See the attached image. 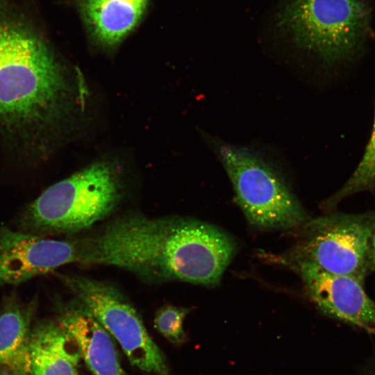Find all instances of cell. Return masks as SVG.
<instances>
[{
	"mask_svg": "<svg viewBox=\"0 0 375 375\" xmlns=\"http://www.w3.org/2000/svg\"><path fill=\"white\" fill-rule=\"evenodd\" d=\"M74 94L44 30L28 10L0 0V140L17 160L49 158Z\"/></svg>",
	"mask_w": 375,
	"mask_h": 375,
	"instance_id": "cell-1",
	"label": "cell"
},
{
	"mask_svg": "<svg viewBox=\"0 0 375 375\" xmlns=\"http://www.w3.org/2000/svg\"><path fill=\"white\" fill-rule=\"evenodd\" d=\"M79 262L115 266L149 281L216 285L236 250L233 238L197 219L136 214L78 239Z\"/></svg>",
	"mask_w": 375,
	"mask_h": 375,
	"instance_id": "cell-2",
	"label": "cell"
},
{
	"mask_svg": "<svg viewBox=\"0 0 375 375\" xmlns=\"http://www.w3.org/2000/svg\"><path fill=\"white\" fill-rule=\"evenodd\" d=\"M122 197L116 167L99 161L47 188L20 214V231L47 236L73 234L108 216Z\"/></svg>",
	"mask_w": 375,
	"mask_h": 375,
	"instance_id": "cell-3",
	"label": "cell"
},
{
	"mask_svg": "<svg viewBox=\"0 0 375 375\" xmlns=\"http://www.w3.org/2000/svg\"><path fill=\"white\" fill-rule=\"evenodd\" d=\"M266 19L277 36L331 64L359 47L369 10L363 0H275Z\"/></svg>",
	"mask_w": 375,
	"mask_h": 375,
	"instance_id": "cell-4",
	"label": "cell"
},
{
	"mask_svg": "<svg viewBox=\"0 0 375 375\" xmlns=\"http://www.w3.org/2000/svg\"><path fill=\"white\" fill-rule=\"evenodd\" d=\"M212 143L251 225L262 230H287L308 219L283 177L260 155L216 139Z\"/></svg>",
	"mask_w": 375,
	"mask_h": 375,
	"instance_id": "cell-5",
	"label": "cell"
},
{
	"mask_svg": "<svg viewBox=\"0 0 375 375\" xmlns=\"http://www.w3.org/2000/svg\"><path fill=\"white\" fill-rule=\"evenodd\" d=\"M375 221L367 215L333 214L308 219L283 263L304 262L362 281Z\"/></svg>",
	"mask_w": 375,
	"mask_h": 375,
	"instance_id": "cell-6",
	"label": "cell"
},
{
	"mask_svg": "<svg viewBox=\"0 0 375 375\" xmlns=\"http://www.w3.org/2000/svg\"><path fill=\"white\" fill-rule=\"evenodd\" d=\"M56 275L76 301L117 340L133 366L147 373L169 375L164 354L135 309L120 292L86 276Z\"/></svg>",
	"mask_w": 375,
	"mask_h": 375,
	"instance_id": "cell-7",
	"label": "cell"
},
{
	"mask_svg": "<svg viewBox=\"0 0 375 375\" xmlns=\"http://www.w3.org/2000/svg\"><path fill=\"white\" fill-rule=\"evenodd\" d=\"M79 262L78 240H55L0 227V286L16 285Z\"/></svg>",
	"mask_w": 375,
	"mask_h": 375,
	"instance_id": "cell-8",
	"label": "cell"
},
{
	"mask_svg": "<svg viewBox=\"0 0 375 375\" xmlns=\"http://www.w3.org/2000/svg\"><path fill=\"white\" fill-rule=\"evenodd\" d=\"M284 264L300 276L309 297L324 312L375 333V302L361 281L308 263Z\"/></svg>",
	"mask_w": 375,
	"mask_h": 375,
	"instance_id": "cell-9",
	"label": "cell"
},
{
	"mask_svg": "<svg viewBox=\"0 0 375 375\" xmlns=\"http://www.w3.org/2000/svg\"><path fill=\"white\" fill-rule=\"evenodd\" d=\"M56 322L72 338L94 375H128L108 332L76 301L60 308Z\"/></svg>",
	"mask_w": 375,
	"mask_h": 375,
	"instance_id": "cell-10",
	"label": "cell"
},
{
	"mask_svg": "<svg viewBox=\"0 0 375 375\" xmlns=\"http://www.w3.org/2000/svg\"><path fill=\"white\" fill-rule=\"evenodd\" d=\"M38 298L23 302L15 292L0 311V375H33L30 340Z\"/></svg>",
	"mask_w": 375,
	"mask_h": 375,
	"instance_id": "cell-11",
	"label": "cell"
},
{
	"mask_svg": "<svg viewBox=\"0 0 375 375\" xmlns=\"http://www.w3.org/2000/svg\"><path fill=\"white\" fill-rule=\"evenodd\" d=\"M74 3L94 42L111 48L138 25L149 0H75Z\"/></svg>",
	"mask_w": 375,
	"mask_h": 375,
	"instance_id": "cell-12",
	"label": "cell"
},
{
	"mask_svg": "<svg viewBox=\"0 0 375 375\" xmlns=\"http://www.w3.org/2000/svg\"><path fill=\"white\" fill-rule=\"evenodd\" d=\"M33 375H77L81 358L77 344L57 322L33 326L30 340Z\"/></svg>",
	"mask_w": 375,
	"mask_h": 375,
	"instance_id": "cell-13",
	"label": "cell"
},
{
	"mask_svg": "<svg viewBox=\"0 0 375 375\" xmlns=\"http://www.w3.org/2000/svg\"><path fill=\"white\" fill-rule=\"evenodd\" d=\"M374 188H375V112L372 132L361 161L344 185L324 204L326 208H331L348 196Z\"/></svg>",
	"mask_w": 375,
	"mask_h": 375,
	"instance_id": "cell-14",
	"label": "cell"
},
{
	"mask_svg": "<svg viewBox=\"0 0 375 375\" xmlns=\"http://www.w3.org/2000/svg\"><path fill=\"white\" fill-rule=\"evenodd\" d=\"M189 310L185 308L165 306L156 312L154 328L169 342L180 345L186 338L183 322Z\"/></svg>",
	"mask_w": 375,
	"mask_h": 375,
	"instance_id": "cell-15",
	"label": "cell"
},
{
	"mask_svg": "<svg viewBox=\"0 0 375 375\" xmlns=\"http://www.w3.org/2000/svg\"><path fill=\"white\" fill-rule=\"evenodd\" d=\"M369 260H371L372 263L375 266V222L371 238Z\"/></svg>",
	"mask_w": 375,
	"mask_h": 375,
	"instance_id": "cell-16",
	"label": "cell"
},
{
	"mask_svg": "<svg viewBox=\"0 0 375 375\" xmlns=\"http://www.w3.org/2000/svg\"><path fill=\"white\" fill-rule=\"evenodd\" d=\"M375 375V374H374Z\"/></svg>",
	"mask_w": 375,
	"mask_h": 375,
	"instance_id": "cell-17",
	"label": "cell"
}]
</instances>
